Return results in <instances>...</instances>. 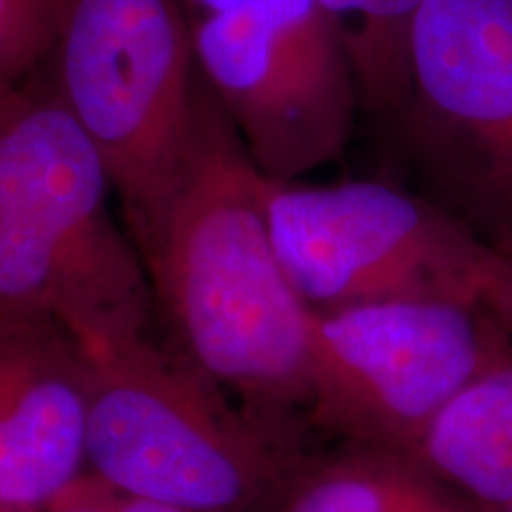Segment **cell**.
Returning a JSON list of instances; mask_svg holds the SVG:
<instances>
[{
  "label": "cell",
  "instance_id": "5",
  "mask_svg": "<svg viewBox=\"0 0 512 512\" xmlns=\"http://www.w3.org/2000/svg\"><path fill=\"white\" fill-rule=\"evenodd\" d=\"M204 86L273 181L337 162L361 98L342 36L318 0H178Z\"/></svg>",
  "mask_w": 512,
  "mask_h": 512
},
{
  "label": "cell",
  "instance_id": "13",
  "mask_svg": "<svg viewBox=\"0 0 512 512\" xmlns=\"http://www.w3.org/2000/svg\"><path fill=\"white\" fill-rule=\"evenodd\" d=\"M57 12L60 0H0V98L46 64Z\"/></svg>",
  "mask_w": 512,
  "mask_h": 512
},
{
  "label": "cell",
  "instance_id": "16",
  "mask_svg": "<svg viewBox=\"0 0 512 512\" xmlns=\"http://www.w3.org/2000/svg\"><path fill=\"white\" fill-rule=\"evenodd\" d=\"M0 512H24V510H12V508H0Z\"/></svg>",
  "mask_w": 512,
  "mask_h": 512
},
{
  "label": "cell",
  "instance_id": "15",
  "mask_svg": "<svg viewBox=\"0 0 512 512\" xmlns=\"http://www.w3.org/2000/svg\"><path fill=\"white\" fill-rule=\"evenodd\" d=\"M498 249V271L494 275L484 306L498 318L505 332L512 337V235L494 242Z\"/></svg>",
  "mask_w": 512,
  "mask_h": 512
},
{
  "label": "cell",
  "instance_id": "4",
  "mask_svg": "<svg viewBox=\"0 0 512 512\" xmlns=\"http://www.w3.org/2000/svg\"><path fill=\"white\" fill-rule=\"evenodd\" d=\"M280 266L313 313L380 302L484 304L498 249L418 190L264 176Z\"/></svg>",
  "mask_w": 512,
  "mask_h": 512
},
{
  "label": "cell",
  "instance_id": "11",
  "mask_svg": "<svg viewBox=\"0 0 512 512\" xmlns=\"http://www.w3.org/2000/svg\"><path fill=\"white\" fill-rule=\"evenodd\" d=\"M415 456L477 512H512V356L439 415Z\"/></svg>",
  "mask_w": 512,
  "mask_h": 512
},
{
  "label": "cell",
  "instance_id": "10",
  "mask_svg": "<svg viewBox=\"0 0 512 512\" xmlns=\"http://www.w3.org/2000/svg\"><path fill=\"white\" fill-rule=\"evenodd\" d=\"M264 512H477L420 456L342 441L304 453Z\"/></svg>",
  "mask_w": 512,
  "mask_h": 512
},
{
  "label": "cell",
  "instance_id": "2",
  "mask_svg": "<svg viewBox=\"0 0 512 512\" xmlns=\"http://www.w3.org/2000/svg\"><path fill=\"white\" fill-rule=\"evenodd\" d=\"M112 192L46 69L0 98V311L60 320L86 351L152 335L150 280Z\"/></svg>",
  "mask_w": 512,
  "mask_h": 512
},
{
  "label": "cell",
  "instance_id": "6",
  "mask_svg": "<svg viewBox=\"0 0 512 512\" xmlns=\"http://www.w3.org/2000/svg\"><path fill=\"white\" fill-rule=\"evenodd\" d=\"M387 133L415 190L491 245L512 235V0H422Z\"/></svg>",
  "mask_w": 512,
  "mask_h": 512
},
{
  "label": "cell",
  "instance_id": "8",
  "mask_svg": "<svg viewBox=\"0 0 512 512\" xmlns=\"http://www.w3.org/2000/svg\"><path fill=\"white\" fill-rule=\"evenodd\" d=\"M510 356L512 337L484 304L311 311L309 420L344 441L418 453L439 415Z\"/></svg>",
  "mask_w": 512,
  "mask_h": 512
},
{
  "label": "cell",
  "instance_id": "14",
  "mask_svg": "<svg viewBox=\"0 0 512 512\" xmlns=\"http://www.w3.org/2000/svg\"><path fill=\"white\" fill-rule=\"evenodd\" d=\"M43 512H181L114 489L93 472H86L64 489Z\"/></svg>",
  "mask_w": 512,
  "mask_h": 512
},
{
  "label": "cell",
  "instance_id": "12",
  "mask_svg": "<svg viewBox=\"0 0 512 512\" xmlns=\"http://www.w3.org/2000/svg\"><path fill=\"white\" fill-rule=\"evenodd\" d=\"M342 36L361 110L389 131L408 81V38L422 0H318Z\"/></svg>",
  "mask_w": 512,
  "mask_h": 512
},
{
  "label": "cell",
  "instance_id": "3",
  "mask_svg": "<svg viewBox=\"0 0 512 512\" xmlns=\"http://www.w3.org/2000/svg\"><path fill=\"white\" fill-rule=\"evenodd\" d=\"M86 354L88 472L124 494L181 512H264L309 453L152 335Z\"/></svg>",
  "mask_w": 512,
  "mask_h": 512
},
{
  "label": "cell",
  "instance_id": "7",
  "mask_svg": "<svg viewBox=\"0 0 512 512\" xmlns=\"http://www.w3.org/2000/svg\"><path fill=\"white\" fill-rule=\"evenodd\" d=\"M43 69L131 221L169 181L195 107L200 74L181 3L60 0Z\"/></svg>",
  "mask_w": 512,
  "mask_h": 512
},
{
  "label": "cell",
  "instance_id": "1",
  "mask_svg": "<svg viewBox=\"0 0 512 512\" xmlns=\"http://www.w3.org/2000/svg\"><path fill=\"white\" fill-rule=\"evenodd\" d=\"M126 230L166 344L252 418L302 437L311 311L275 254L264 174L202 76L181 157Z\"/></svg>",
  "mask_w": 512,
  "mask_h": 512
},
{
  "label": "cell",
  "instance_id": "9",
  "mask_svg": "<svg viewBox=\"0 0 512 512\" xmlns=\"http://www.w3.org/2000/svg\"><path fill=\"white\" fill-rule=\"evenodd\" d=\"M91 363L60 320L0 311V508L43 512L88 472Z\"/></svg>",
  "mask_w": 512,
  "mask_h": 512
}]
</instances>
